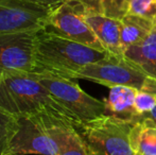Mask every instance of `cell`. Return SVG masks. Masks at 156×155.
<instances>
[{
    "label": "cell",
    "instance_id": "7",
    "mask_svg": "<svg viewBox=\"0 0 156 155\" xmlns=\"http://www.w3.org/2000/svg\"><path fill=\"white\" fill-rule=\"evenodd\" d=\"M89 8L99 11L96 0H69L51 11L44 30L99 51L107 52L84 18L85 11Z\"/></svg>",
    "mask_w": 156,
    "mask_h": 155
},
{
    "label": "cell",
    "instance_id": "11",
    "mask_svg": "<svg viewBox=\"0 0 156 155\" xmlns=\"http://www.w3.org/2000/svg\"><path fill=\"white\" fill-rule=\"evenodd\" d=\"M137 89L127 86H114L109 88L108 96L103 100L106 115L136 123L139 115L135 108V96Z\"/></svg>",
    "mask_w": 156,
    "mask_h": 155
},
{
    "label": "cell",
    "instance_id": "19",
    "mask_svg": "<svg viewBox=\"0 0 156 155\" xmlns=\"http://www.w3.org/2000/svg\"><path fill=\"white\" fill-rule=\"evenodd\" d=\"M14 121H15L14 117L4 113L0 108V153H1L4 143H5L11 131H12Z\"/></svg>",
    "mask_w": 156,
    "mask_h": 155
},
{
    "label": "cell",
    "instance_id": "4",
    "mask_svg": "<svg viewBox=\"0 0 156 155\" xmlns=\"http://www.w3.org/2000/svg\"><path fill=\"white\" fill-rule=\"evenodd\" d=\"M134 124L111 115H104L76 130L88 155H138L131 141Z\"/></svg>",
    "mask_w": 156,
    "mask_h": 155
},
{
    "label": "cell",
    "instance_id": "12",
    "mask_svg": "<svg viewBox=\"0 0 156 155\" xmlns=\"http://www.w3.org/2000/svg\"><path fill=\"white\" fill-rule=\"evenodd\" d=\"M123 55L156 80V27L144 41L125 49Z\"/></svg>",
    "mask_w": 156,
    "mask_h": 155
},
{
    "label": "cell",
    "instance_id": "6",
    "mask_svg": "<svg viewBox=\"0 0 156 155\" xmlns=\"http://www.w3.org/2000/svg\"><path fill=\"white\" fill-rule=\"evenodd\" d=\"M38 78L51 97L73 120L76 129L106 115L103 100L85 93L74 80L41 75H38Z\"/></svg>",
    "mask_w": 156,
    "mask_h": 155
},
{
    "label": "cell",
    "instance_id": "9",
    "mask_svg": "<svg viewBox=\"0 0 156 155\" xmlns=\"http://www.w3.org/2000/svg\"><path fill=\"white\" fill-rule=\"evenodd\" d=\"M51 10L25 0H0V34L43 30Z\"/></svg>",
    "mask_w": 156,
    "mask_h": 155
},
{
    "label": "cell",
    "instance_id": "22",
    "mask_svg": "<svg viewBox=\"0 0 156 155\" xmlns=\"http://www.w3.org/2000/svg\"><path fill=\"white\" fill-rule=\"evenodd\" d=\"M0 155H4V154H2V153H1V154H0Z\"/></svg>",
    "mask_w": 156,
    "mask_h": 155
},
{
    "label": "cell",
    "instance_id": "3",
    "mask_svg": "<svg viewBox=\"0 0 156 155\" xmlns=\"http://www.w3.org/2000/svg\"><path fill=\"white\" fill-rule=\"evenodd\" d=\"M72 129L76 128L47 114L15 118L1 153L58 155Z\"/></svg>",
    "mask_w": 156,
    "mask_h": 155
},
{
    "label": "cell",
    "instance_id": "1",
    "mask_svg": "<svg viewBox=\"0 0 156 155\" xmlns=\"http://www.w3.org/2000/svg\"><path fill=\"white\" fill-rule=\"evenodd\" d=\"M0 108L14 118L51 115L76 128L73 120L51 97L35 72L8 71L0 77Z\"/></svg>",
    "mask_w": 156,
    "mask_h": 155
},
{
    "label": "cell",
    "instance_id": "21",
    "mask_svg": "<svg viewBox=\"0 0 156 155\" xmlns=\"http://www.w3.org/2000/svg\"><path fill=\"white\" fill-rule=\"evenodd\" d=\"M144 116H147V117H149L150 119H152L153 120V122L156 124V106L154 108H153L152 111H151L149 114H147V115H144Z\"/></svg>",
    "mask_w": 156,
    "mask_h": 155
},
{
    "label": "cell",
    "instance_id": "20",
    "mask_svg": "<svg viewBox=\"0 0 156 155\" xmlns=\"http://www.w3.org/2000/svg\"><path fill=\"white\" fill-rule=\"evenodd\" d=\"M25 1L31 2L36 5L43 6V8L49 9V10H54V9L58 8L60 5H62L63 3L69 1V0H25Z\"/></svg>",
    "mask_w": 156,
    "mask_h": 155
},
{
    "label": "cell",
    "instance_id": "8",
    "mask_svg": "<svg viewBox=\"0 0 156 155\" xmlns=\"http://www.w3.org/2000/svg\"><path fill=\"white\" fill-rule=\"evenodd\" d=\"M39 31L31 30L0 34V77L8 71L33 72Z\"/></svg>",
    "mask_w": 156,
    "mask_h": 155
},
{
    "label": "cell",
    "instance_id": "2",
    "mask_svg": "<svg viewBox=\"0 0 156 155\" xmlns=\"http://www.w3.org/2000/svg\"><path fill=\"white\" fill-rule=\"evenodd\" d=\"M108 54L43 29L37 36L33 72L76 80V75L85 65L103 60Z\"/></svg>",
    "mask_w": 156,
    "mask_h": 155
},
{
    "label": "cell",
    "instance_id": "5",
    "mask_svg": "<svg viewBox=\"0 0 156 155\" xmlns=\"http://www.w3.org/2000/svg\"><path fill=\"white\" fill-rule=\"evenodd\" d=\"M78 79L98 83L108 88L127 86L156 95L155 79L124 55L109 53L103 60L85 65L76 75V80Z\"/></svg>",
    "mask_w": 156,
    "mask_h": 155
},
{
    "label": "cell",
    "instance_id": "13",
    "mask_svg": "<svg viewBox=\"0 0 156 155\" xmlns=\"http://www.w3.org/2000/svg\"><path fill=\"white\" fill-rule=\"evenodd\" d=\"M156 27L151 21L139 16L127 14L120 20V35L123 52L125 49L133 47L147 38V36Z\"/></svg>",
    "mask_w": 156,
    "mask_h": 155
},
{
    "label": "cell",
    "instance_id": "10",
    "mask_svg": "<svg viewBox=\"0 0 156 155\" xmlns=\"http://www.w3.org/2000/svg\"><path fill=\"white\" fill-rule=\"evenodd\" d=\"M84 18L102 44L104 49L114 55H123L120 35V20L105 16L94 9H87Z\"/></svg>",
    "mask_w": 156,
    "mask_h": 155
},
{
    "label": "cell",
    "instance_id": "17",
    "mask_svg": "<svg viewBox=\"0 0 156 155\" xmlns=\"http://www.w3.org/2000/svg\"><path fill=\"white\" fill-rule=\"evenodd\" d=\"M58 155H88L86 147L76 129L69 132L67 140Z\"/></svg>",
    "mask_w": 156,
    "mask_h": 155
},
{
    "label": "cell",
    "instance_id": "18",
    "mask_svg": "<svg viewBox=\"0 0 156 155\" xmlns=\"http://www.w3.org/2000/svg\"><path fill=\"white\" fill-rule=\"evenodd\" d=\"M156 106V95L144 90H137L135 96V108L139 117L149 114ZM140 119V118H139Z\"/></svg>",
    "mask_w": 156,
    "mask_h": 155
},
{
    "label": "cell",
    "instance_id": "14",
    "mask_svg": "<svg viewBox=\"0 0 156 155\" xmlns=\"http://www.w3.org/2000/svg\"><path fill=\"white\" fill-rule=\"evenodd\" d=\"M131 141L138 155H156V124L147 116H141L134 124Z\"/></svg>",
    "mask_w": 156,
    "mask_h": 155
},
{
    "label": "cell",
    "instance_id": "16",
    "mask_svg": "<svg viewBox=\"0 0 156 155\" xmlns=\"http://www.w3.org/2000/svg\"><path fill=\"white\" fill-rule=\"evenodd\" d=\"M131 0H100L101 13L105 16L121 20L129 13Z\"/></svg>",
    "mask_w": 156,
    "mask_h": 155
},
{
    "label": "cell",
    "instance_id": "15",
    "mask_svg": "<svg viewBox=\"0 0 156 155\" xmlns=\"http://www.w3.org/2000/svg\"><path fill=\"white\" fill-rule=\"evenodd\" d=\"M127 14L139 16L156 25V0H131Z\"/></svg>",
    "mask_w": 156,
    "mask_h": 155
}]
</instances>
